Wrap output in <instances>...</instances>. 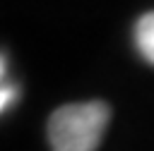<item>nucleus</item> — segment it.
Masks as SVG:
<instances>
[{
    "label": "nucleus",
    "instance_id": "1",
    "mask_svg": "<svg viewBox=\"0 0 154 151\" xmlns=\"http://www.w3.org/2000/svg\"><path fill=\"white\" fill-rule=\"evenodd\" d=\"M111 122L106 101L65 103L48 117L51 151H96Z\"/></svg>",
    "mask_w": 154,
    "mask_h": 151
},
{
    "label": "nucleus",
    "instance_id": "2",
    "mask_svg": "<svg viewBox=\"0 0 154 151\" xmlns=\"http://www.w3.org/2000/svg\"><path fill=\"white\" fill-rule=\"evenodd\" d=\"M135 43L147 62L154 65V12H147L135 24Z\"/></svg>",
    "mask_w": 154,
    "mask_h": 151
},
{
    "label": "nucleus",
    "instance_id": "3",
    "mask_svg": "<svg viewBox=\"0 0 154 151\" xmlns=\"http://www.w3.org/2000/svg\"><path fill=\"white\" fill-rule=\"evenodd\" d=\"M12 98H14L12 89H0V110H2V108H5V105L12 101Z\"/></svg>",
    "mask_w": 154,
    "mask_h": 151
},
{
    "label": "nucleus",
    "instance_id": "4",
    "mask_svg": "<svg viewBox=\"0 0 154 151\" xmlns=\"http://www.w3.org/2000/svg\"><path fill=\"white\" fill-rule=\"evenodd\" d=\"M0 72H2V62H0Z\"/></svg>",
    "mask_w": 154,
    "mask_h": 151
}]
</instances>
